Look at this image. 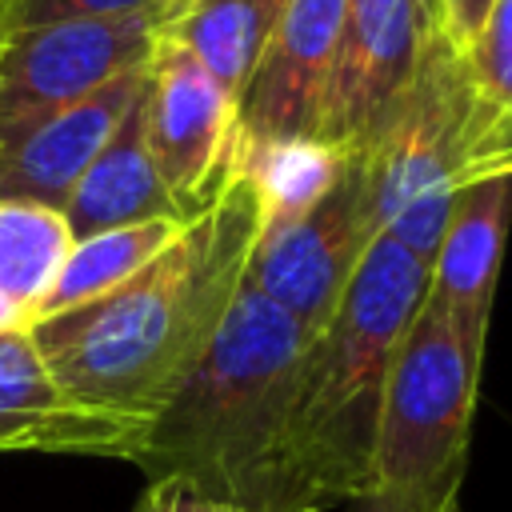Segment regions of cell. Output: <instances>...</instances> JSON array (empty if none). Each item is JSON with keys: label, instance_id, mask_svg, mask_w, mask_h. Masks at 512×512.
<instances>
[{"label": "cell", "instance_id": "obj_1", "mask_svg": "<svg viewBox=\"0 0 512 512\" xmlns=\"http://www.w3.org/2000/svg\"><path fill=\"white\" fill-rule=\"evenodd\" d=\"M256 236L260 200L236 152L208 204L148 268L28 324L52 380L88 408L152 420L208 352L244 288Z\"/></svg>", "mask_w": 512, "mask_h": 512}, {"label": "cell", "instance_id": "obj_2", "mask_svg": "<svg viewBox=\"0 0 512 512\" xmlns=\"http://www.w3.org/2000/svg\"><path fill=\"white\" fill-rule=\"evenodd\" d=\"M308 340L312 328L244 280L200 364L152 416L136 468L248 512H288L284 444Z\"/></svg>", "mask_w": 512, "mask_h": 512}, {"label": "cell", "instance_id": "obj_3", "mask_svg": "<svg viewBox=\"0 0 512 512\" xmlns=\"http://www.w3.org/2000/svg\"><path fill=\"white\" fill-rule=\"evenodd\" d=\"M424 292L428 268L376 236L344 300L312 332L288 412V512H328L368 496L384 380Z\"/></svg>", "mask_w": 512, "mask_h": 512}, {"label": "cell", "instance_id": "obj_4", "mask_svg": "<svg viewBox=\"0 0 512 512\" xmlns=\"http://www.w3.org/2000/svg\"><path fill=\"white\" fill-rule=\"evenodd\" d=\"M484 344L428 296L420 300L384 380L368 492L412 512L460 508Z\"/></svg>", "mask_w": 512, "mask_h": 512}, {"label": "cell", "instance_id": "obj_5", "mask_svg": "<svg viewBox=\"0 0 512 512\" xmlns=\"http://www.w3.org/2000/svg\"><path fill=\"white\" fill-rule=\"evenodd\" d=\"M360 160L368 208L376 232H384L416 196L512 180V108L480 88L468 56L444 32H432L412 88Z\"/></svg>", "mask_w": 512, "mask_h": 512}, {"label": "cell", "instance_id": "obj_6", "mask_svg": "<svg viewBox=\"0 0 512 512\" xmlns=\"http://www.w3.org/2000/svg\"><path fill=\"white\" fill-rule=\"evenodd\" d=\"M376 236L380 232L368 208L364 160L352 152L340 180L312 208L260 228L244 280L316 332L344 300Z\"/></svg>", "mask_w": 512, "mask_h": 512}, {"label": "cell", "instance_id": "obj_7", "mask_svg": "<svg viewBox=\"0 0 512 512\" xmlns=\"http://www.w3.org/2000/svg\"><path fill=\"white\" fill-rule=\"evenodd\" d=\"M176 0L128 16H72L0 28V116L84 100L140 72L168 28Z\"/></svg>", "mask_w": 512, "mask_h": 512}, {"label": "cell", "instance_id": "obj_8", "mask_svg": "<svg viewBox=\"0 0 512 512\" xmlns=\"http://www.w3.org/2000/svg\"><path fill=\"white\" fill-rule=\"evenodd\" d=\"M144 136L160 180L184 216H196L220 188L240 136V100L168 32L144 72Z\"/></svg>", "mask_w": 512, "mask_h": 512}, {"label": "cell", "instance_id": "obj_9", "mask_svg": "<svg viewBox=\"0 0 512 512\" xmlns=\"http://www.w3.org/2000/svg\"><path fill=\"white\" fill-rule=\"evenodd\" d=\"M436 20L420 0H344V28L316 136L364 152L416 80Z\"/></svg>", "mask_w": 512, "mask_h": 512}, {"label": "cell", "instance_id": "obj_10", "mask_svg": "<svg viewBox=\"0 0 512 512\" xmlns=\"http://www.w3.org/2000/svg\"><path fill=\"white\" fill-rule=\"evenodd\" d=\"M152 420L88 408L48 372L28 328L0 332V452H60L136 464Z\"/></svg>", "mask_w": 512, "mask_h": 512}, {"label": "cell", "instance_id": "obj_11", "mask_svg": "<svg viewBox=\"0 0 512 512\" xmlns=\"http://www.w3.org/2000/svg\"><path fill=\"white\" fill-rule=\"evenodd\" d=\"M144 72L148 64L60 108L0 116V200H32L64 212L84 168L136 108Z\"/></svg>", "mask_w": 512, "mask_h": 512}, {"label": "cell", "instance_id": "obj_12", "mask_svg": "<svg viewBox=\"0 0 512 512\" xmlns=\"http://www.w3.org/2000/svg\"><path fill=\"white\" fill-rule=\"evenodd\" d=\"M340 28L344 0H288L280 8L260 64L240 92V136H316Z\"/></svg>", "mask_w": 512, "mask_h": 512}, {"label": "cell", "instance_id": "obj_13", "mask_svg": "<svg viewBox=\"0 0 512 512\" xmlns=\"http://www.w3.org/2000/svg\"><path fill=\"white\" fill-rule=\"evenodd\" d=\"M512 228V180H480L460 192L448 232L428 268V300L460 328L488 340L492 300Z\"/></svg>", "mask_w": 512, "mask_h": 512}, {"label": "cell", "instance_id": "obj_14", "mask_svg": "<svg viewBox=\"0 0 512 512\" xmlns=\"http://www.w3.org/2000/svg\"><path fill=\"white\" fill-rule=\"evenodd\" d=\"M64 220L76 240L104 228H120V224H140V220H192L184 216V208L172 200L168 184L156 172V160L144 136L140 100L108 136V144L96 152V160L84 168L80 184L64 204Z\"/></svg>", "mask_w": 512, "mask_h": 512}, {"label": "cell", "instance_id": "obj_15", "mask_svg": "<svg viewBox=\"0 0 512 512\" xmlns=\"http://www.w3.org/2000/svg\"><path fill=\"white\" fill-rule=\"evenodd\" d=\"M272 28V0H176L164 32L184 44L240 100Z\"/></svg>", "mask_w": 512, "mask_h": 512}, {"label": "cell", "instance_id": "obj_16", "mask_svg": "<svg viewBox=\"0 0 512 512\" xmlns=\"http://www.w3.org/2000/svg\"><path fill=\"white\" fill-rule=\"evenodd\" d=\"M240 168L252 180L260 200V228L280 224L312 208L348 168L352 152L320 136H284V140H236Z\"/></svg>", "mask_w": 512, "mask_h": 512}, {"label": "cell", "instance_id": "obj_17", "mask_svg": "<svg viewBox=\"0 0 512 512\" xmlns=\"http://www.w3.org/2000/svg\"><path fill=\"white\" fill-rule=\"evenodd\" d=\"M184 224L188 220H140V224L104 228V232L76 240L32 320L52 316V312H68L76 304H88V300L120 288L140 268H148L180 236Z\"/></svg>", "mask_w": 512, "mask_h": 512}, {"label": "cell", "instance_id": "obj_18", "mask_svg": "<svg viewBox=\"0 0 512 512\" xmlns=\"http://www.w3.org/2000/svg\"><path fill=\"white\" fill-rule=\"evenodd\" d=\"M76 236L60 208L0 200V296L32 324Z\"/></svg>", "mask_w": 512, "mask_h": 512}, {"label": "cell", "instance_id": "obj_19", "mask_svg": "<svg viewBox=\"0 0 512 512\" xmlns=\"http://www.w3.org/2000/svg\"><path fill=\"white\" fill-rule=\"evenodd\" d=\"M464 56L480 88L504 108H512V0H496L488 24L480 28V36L472 40Z\"/></svg>", "mask_w": 512, "mask_h": 512}, {"label": "cell", "instance_id": "obj_20", "mask_svg": "<svg viewBox=\"0 0 512 512\" xmlns=\"http://www.w3.org/2000/svg\"><path fill=\"white\" fill-rule=\"evenodd\" d=\"M152 4L160 0H4L0 28H28L48 20H72V16H128Z\"/></svg>", "mask_w": 512, "mask_h": 512}, {"label": "cell", "instance_id": "obj_21", "mask_svg": "<svg viewBox=\"0 0 512 512\" xmlns=\"http://www.w3.org/2000/svg\"><path fill=\"white\" fill-rule=\"evenodd\" d=\"M132 512H248V508L204 496L200 488H192L176 476H156V480H148V488L140 492Z\"/></svg>", "mask_w": 512, "mask_h": 512}, {"label": "cell", "instance_id": "obj_22", "mask_svg": "<svg viewBox=\"0 0 512 512\" xmlns=\"http://www.w3.org/2000/svg\"><path fill=\"white\" fill-rule=\"evenodd\" d=\"M496 0H440V32L460 48L468 52L472 40L480 36V28L488 24Z\"/></svg>", "mask_w": 512, "mask_h": 512}, {"label": "cell", "instance_id": "obj_23", "mask_svg": "<svg viewBox=\"0 0 512 512\" xmlns=\"http://www.w3.org/2000/svg\"><path fill=\"white\" fill-rule=\"evenodd\" d=\"M356 508H360V512H412L408 504H400V500H392V496H380V492H368Z\"/></svg>", "mask_w": 512, "mask_h": 512}, {"label": "cell", "instance_id": "obj_24", "mask_svg": "<svg viewBox=\"0 0 512 512\" xmlns=\"http://www.w3.org/2000/svg\"><path fill=\"white\" fill-rule=\"evenodd\" d=\"M420 4H424V12H428V16L436 20V28H440V0H420Z\"/></svg>", "mask_w": 512, "mask_h": 512}, {"label": "cell", "instance_id": "obj_25", "mask_svg": "<svg viewBox=\"0 0 512 512\" xmlns=\"http://www.w3.org/2000/svg\"><path fill=\"white\" fill-rule=\"evenodd\" d=\"M284 4H288V0H272V8H276V16H280V8H284Z\"/></svg>", "mask_w": 512, "mask_h": 512}, {"label": "cell", "instance_id": "obj_26", "mask_svg": "<svg viewBox=\"0 0 512 512\" xmlns=\"http://www.w3.org/2000/svg\"><path fill=\"white\" fill-rule=\"evenodd\" d=\"M452 512H460V508H452Z\"/></svg>", "mask_w": 512, "mask_h": 512}, {"label": "cell", "instance_id": "obj_27", "mask_svg": "<svg viewBox=\"0 0 512 512\" xmlns=\"http://www.w3.org/2000/svg\"><path fill=\"white\" fill-rule=\"evenodd\" d=\"M0 4H4V0H0Z\"/></svg>", "mask_w": 512, "mask_h": 512}]
</instances>
